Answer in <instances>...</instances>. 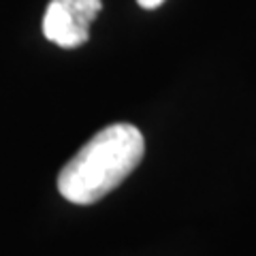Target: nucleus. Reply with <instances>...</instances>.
<instances>
[{"label": "nucleus", "instance_id": "3", "mask_svg": "<svg viewBox=\"0 0 256 256\" xmlns=\"http://www.w3.org/2000/svg\"><path fill=\"white\" fill-rule=\"evenodd\" d=\"M137 2L143 6V9H158L164 0H137Z\"/></svg>", "mask_w": 256, "mask_h": 256}, {"label": "nucleus", "instance_id": "2", "mask_svg": "<svg viewBox=\"0 0 256 256\" xmlns=\"http://www.w3.org/2000/svg\"><path fill=\"white\" fill-rule=\"evenodd\" d=\"M102 9V0H50L43 15V34L62 50L88 43L90 24Z\"/></svg>", "mask_w": 256, "mask_h": 256}, {"label": "nucleus", "instance_id": "1", "mask_svg": "<svg viewBox=\"0 0 256 256\" xmlns=\"http://www.w3.org/2000/svg\"><path fill=\"white\" fill-rule=\"evenodd\" d=\"M146 141L137 126L118 122L94 134L62 166L58 190L75 205H92L118 188L139 166Z\"/></svg>", "mask_w": 256, "mask_h": 256}]
</instances>
